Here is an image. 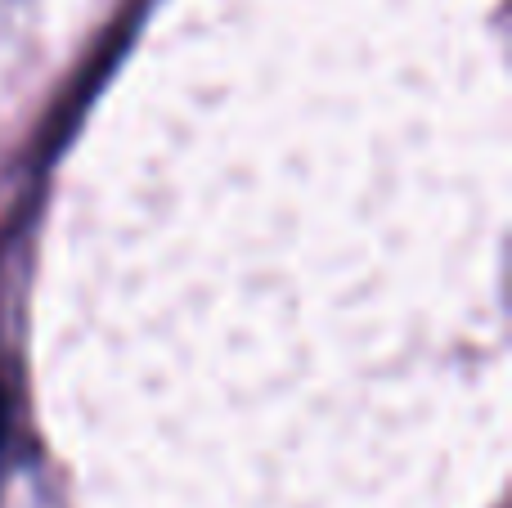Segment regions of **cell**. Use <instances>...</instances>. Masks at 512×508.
<instances>
[{
  "mask_svg": "<svg viewBox=\"0 0 512 508\" xmlns=\"http://www.w3.org/2000/svg\"><path fill=\"white\" fill-rule=\"evenodd\" d=\"M0 423H5V396H0Z\"/></svg>",
  "mask_w": 512,
  "mask_h": 508,
  "instance_id": "cell-1",
  "label": "cell"
}]
</instances>
